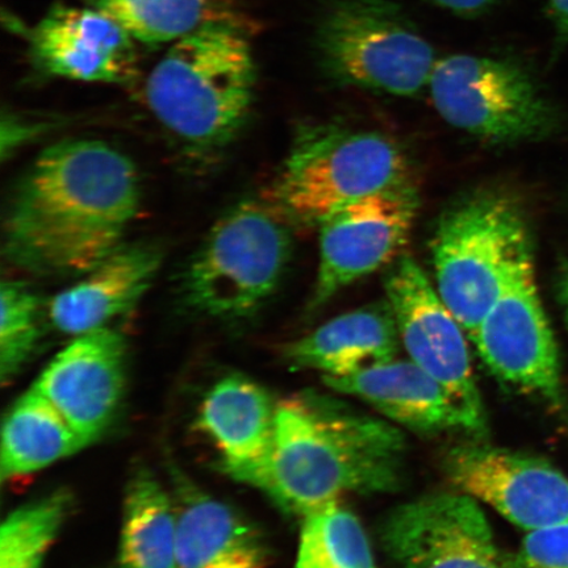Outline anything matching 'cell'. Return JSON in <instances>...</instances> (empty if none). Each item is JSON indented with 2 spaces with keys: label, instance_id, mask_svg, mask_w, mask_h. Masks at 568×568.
I'll use <instances>...</instances> for the list:
<instances>
[{
  "label": "cell",
  "instance_id": "7",
  "mask_svg": "<svg viewBox=\"0 0 568 568\" xmlns=\"http://www.w3.org/2000/svg\"><path fill=\"white\" fill-rule=\"evenodd\" d=\"M290 252L286 222L272 205L240 203L191 258L182 280L184 301L212 317L252 315L278 286Z\"/></svg>",
  "mask_w": 568,
  "mask_h": 568
},
{
  "label": "cell",
  "instance_id": "31",
  "mask_svg": "<svg viewBox=\"0 0 568 568\" xmlns=\"http://www.w3.org/2000/svg\"><path fill=\"white\" fill-rule=\"evenodd\" d=\"M433 2L460 17L473 18L491 10L497 0H433Z\"/></svg>",
  "mask_w": 568,
  "mask_h": 568
},
{
  "label": "cell",
  "instance_id": "12",
  "mask_svg": "<svg viewBox=\"0 0 568 568\" xmlns=\"http://www.w3.org/2000/svg\"><path fill=\"white\" fill-rule=\"evenodd\" d=\"M381 541L396 568H507L478 500L462 493L396 508L382 524Z\"/></svg>",
  "mask_w": 568,
  "mask_h": 568
},
{
  "label": "cell",
  "instance_id": "25",
  "mask_svg": "<svg viewBox=\"0 0 568 568\" xmlns=\"http://www.w3.org/2000/svg\"><path fill=\"white\" fill-rule=\"evenodd\" d=\"M70 507V495L57 491L7 516L0 528V568H44Z\"/></svg>",
  "mask_w": 568,
  "mask_h": 568
},
{
  "label": "cell",
  "instance_id": "9",
  "mask_svg": "<svg viewBox=\"0 0 568 568\" xmlns=\"http://www.w3.org/2000/svg\"><path fill=\"white\" fill-rule=\"evenodd\" d=\"M420 197L412 181L361 199L318 226L320 265L311 308L397 260L410 236Z\"/></svg>",
  "mask_w": 568,
  "mask_h": 568
},
{
  "label": "cell",
  "instance_id": "3",
  "mask_svg": "<svg viewBox=\"0 0 568 568\" xmlns=\"http://www.w3.org/2000/svg\"><path fill=\"white\" fill-rule=\"evenodd\" d=\"M255 63L237 19L211 21L173 42L149 74L145 98L159 122L196 152L219 151L251 113Z\"/></svg>",
  "mask_w": 568,
  "mask_h": 568
},
{
  "label": "cell",
  "instance_id": "29",
  "mask_svg": "<svg viewBox=\"0 0 568 568\" xmlns=\"http://www.w3.org/2000/svg\"><path fill=\"white\" fill-rule=\"evenodd\" d=\"M548 13L554 27V55L568 44V0H548Z\"/></svg>",
  "mask_w": 568,
  "mask_h": 568
},
{
  "label": "cell",
  "instance_id": "17",
  "mask_svg": "<svg viewBox=\"0 0 568 568\" xmlns=\"http://www.w3.org/2000/svg\"><path fill=\"white\" fill-rule=\"evenodd\" d=\"M276 406L264 388L241 375L226 376L205 395L197 424L234 479L257 487L272 456Z\"/></svg>",
  "mask_w": 568,
  "mask_h": 568
},
{
  "label": "cell",
  "instance_id": "32",
  "mask_svg": "<svg viewBox=\"0 0 568 568\" xmlns=\"http://www.w3.org/2000/svg\"><path fill=\"white\" fill-rule=\"evenodd\" d=\"M557 288L558 302L564 310L568 328V262L559 270Z\"/></svg>",
  "mask_w": 568,
  "mask_h": 568
},
{
  "label": "cell",
  "instance_id": "22",
  "mask_svg": "<svg viewBox=\"0 0 568 568\" xmlns=\"http://www.w3.org/2000/svg\"><path fill=\"white\" fill-rule=\"evenodd\" d=\"M120 568H180L174 501L148 473L128 486Z\"/></svg>",
  "mask_w": 568,
  "mask_h": 568
},
{
  "label": "cell",
  "instance_id": "4",
  "mask_svg": "<svg viewBox=\"0 0 568 568\" xmlns=\"http://www.w3.org/2000/svg\"><path fill=\"white\" fill-rule=\"evenodd\" d=\"M432 257L437 293L470 338L518 276L535 267L527 220L499 190L454 202L433 234Z\"/></svg>",
  "mask_w": 568,
  "mask_h": 568
},
{
  "label": "cell",
  "instance_id": "14",
  "mask_svg": "<svg viewBox=\"0 0 568 568\" xmlns=\"http://www.w3.org/2000/svg\"><path fill=\"white\" fill-rule=\"evenodd\" d=\"M125 365L124 337L104 326L71 341L33 387L90 445L115 420L124 395Z\"/></svg>",
  "mask_w": 568,
  "mask_h": 568
},
{
  "label": "cell",
  "instance_id": "21",
  "mask_svg": "<svg viewBox=\"0 0 568 568\" xmlns=\"http://www.w3.org/2000/svg\"><path fill=\"white\" fill-rule=\"evenodd\" d=\"M180 568H204L230 554L261 549L258 537L236 510L187 481L176 483Z\"/></svg>",
  "mask_w": 568,
  "mask_h": 568
},
{
  "label": "cell",
  "instance_id": "23",
  "mask_svg": "<svg viewBox=\"0 0 568 568\" xmlns=\"http://www.w3.org/2000/svg\"><path fill=\"white\" fill-rule=\"evenodd\" d=\"M145 45L174 42L211 23L237 19L233 0H83Z\"/></svg>",
  "mask_w": 568,
  "mask_h": 568
},
{
  "label": "cell",
  "instance_id": "26",
  "mask_svg": "<svg viewBox=\"0 0 568 568\" xmlns=\"http://www.w3.org/2000/svg\"><path fill=\"white\" fill-rule=\"evenodd\" d=\"M0 376L9 382L30 359L40 338V300L27 284L3 282L0 287Z\"/></svg>",
  "mask_w": 568,
  "mask_h": 568
},
{
  "label": "cell",
  "instance_id": "28",
  "mask_svg": "<svg viewBox=\"0 0 568 568\" xmlns=\"http://www.w3.org/2000/svg\"><path fill=\"white\" fill-rule=\"evenodd\" d=\"M44 124L28 122L17 115H3L2 118V158L16 152L26 142L33 140L44 131Z\"/></svg>",
  "mask_w": 568,
  "mask_h": 568
},
{
  "label": "cell",
  "instance_id": "10",
  "mask_svg": "<svg viewBox=\"0 0 568 568\" xmlns=\"http://www.w3.org/2000/svg\"><path fill=\"white\" fill-rule=\"evenodd\" d=\"M497 381L567 409L559 354L536 286L535 267L513 283L471 337Z\"/></svg>",
  "mask_w": 568,
  "mask_h": 568
},
{
  "label": "cell",
  "instance_id": "19",
  "mask_svg": "<svg viewBox=\"0 0 568 568\" xmlns=\"http://www.w3.org/2000/svg\"><path fill=\"white\" fill-rule=\"evenodd\" d=\"M400 337L388 302L349 312L286 347L296 367L339 378L396 358Z\"/></svg>",
  "mask_w": 568,
  "mask_h": 568
},
{
  "label": "cell",
  "instance_id": "1",
  "mask_svg": "<svg viewBox=\"0 0 568 568\" xmlns=\"http://www.w3.org/2000/svg\"><path fill=\"white\" fill-rule=\"evenodd\" d=\"M140 207L136 168L98 140L42 152L13 193L4 254L40 275H84L123 245Z\"/></svg>",
  "mask_w": 568,
  "mask_h": 568
},
{
  "label": "cell",
  "instance_id": "6",
  "mask_svg": "<svg viewBox=\"0 0 568 568\" xmlns=\"http://www.w3.org/2000/svg\"><path fill=\"white\" fill-rule=\"evenodd\" d=\"M314 53L328 80L397 97L428 87L435 51L393 0H326Z\"/></svg>",
  "mask_w": 568,
  "mask_h": 568
},
{
  "label": "cell",
  "instance_id": "15",
  "mask_svg": "<svg viewBox=\"0 0 568 568\" xmlns=\"http://www.w3.org/2000/svg\"><path fill=\"white\" fill-rule=\"evenodd\" d=\"M130 32L94 7L57 4L30 34V55L42 73L95 83L130 82L136 45Z\"/></svg>",
  "mask_w": 568,
  "mask_h": 568
},
{
  "label": "cell",
  "instance_id": "5",
  "mask_svg": "<svg viewBox=\"0 0 568 568\" xmlns=\"http://www.w3.org/2000/svg\"><path fill=\"white\" fill-rule=\"evenodd\" d=\"M407 181V154L385 134L308 125L276 178L272 209L286 222L318 229L346 205Z\"/></svg>",
  "mask_w": 568,
  "mask_h": 568
},
{
  "label": "cell",
  "instance_id": "20",
  "mask_svg": "<svg viewBox=\"0 0 568 568\" xmlns=\"http://www.w3.org/2000/svg\"><path fill=\"white\" fill-rule=\"evenodd\" d=\"M84 446L65 417L32 386L6 417L0 475L6 480L33 474Z\"/></svg>",
  "mask_w": 568,
  "mask_h": 568
},
{
  "label": "cell",
  "instance_id": "27",
  "mask_svg": "<svg viewBox=\"0 0 568 568\" xmlns=\"http://www.w3.org/2000/svg\"><path fill=\"white\" fill-rule=\"evenodd\" d=\"M507 568H568V521L528 531Z\"/></svg>",
  "mask_w": 568,
  "mask_h": 568
},
{
  "label": "cell",
  "instance_id": "13",
  "mask_svg": "<svg viewBox=\"0 0 568 568\" xmlns=\"http://www.w3.org/2000/svg\"><path fill=\"white\" fill-rule=\"evenodd\" d=\"M386 293L400 344L409 361L443 383L479 423L487 426L467 333L409 255H402L390 268Z\"/></svg>",
  "mask_w": 568,
  "mask_h": 568
},
{
  "label": "cell",
  "instance_id": "11",
  "mask_svg": "<svg viewBox=\"0 0 568 568\" xmlns=\"http://www.w3.org/2000/svg\"><path fill=\"white\" fill-rule=\"evenodd\" d=\"M443 470L458 493L532 531L568 521V478L529 454L474 442L453 446Z\"/></svg>",
  "mask_w": 568,
  "mask_h": 568
},
{
  "label": "cell",
  "instance_id": "18",
  "mask_svg": "<svg viewBox=\"0 0 568 568\" xmlns=\"http://www.w3.org/2000/svg\"><path fill=\"white\" fill-rule=\"evenodd\" d=\"M160 265L158 248L122 245L82 281L55 295L48 305V317L57 331L74 337L104 328L136 307Z\"/></svg>",
  "mask_w": 568,
  "mask_h": 568
},
{
  "label": "cell",
  "instance_id": "2",
  "mask_svg": "<svg viewBox=\"0 0 568 568\" xmlns=\"http://www.w3.org/2000/svg\"><path fill=\"white\" fill-rule=\"evenodd\" d=\"M406 438L395 425L304 394L278 403L272 456L257 487L303 517L347 494L400 486Z\"/></svg>",
  "mask_w": 568,
  "mask_h": 568
},
{
  "label": "cell",
  "instance_id": "16",
  "mask_svg": "<svg viewBox=\"0 0 568 568\" xmlns=\"http://www.w3.org/2000/svg\"><path fill=\"white\" fill-rule=\"evenodd\" d=\"M326 386L351 395L382 416L418 435L467 433L485 436L483 425L443 383L412 361L393 359L339 378H323Z\"/></svg>",
  "mask_w": 568,
  "mask_h": 568
},
{
  "label": "cell",
  "instance_id": "30",
  "mask_svg": "<svg viewBox=\"0 0 568 568\" xmlns=\"http://www.w3.org/2000/svg\"><path fill=\"white\" fill-rule=\"evenodd\" d=\"M262 550H245L230 554L204 568H264Z\"/></svg>",
  "mask_w": 568,
  "mask_h": 568
},
{
  "label": "cell",
  "instance_id": "24",
  "mask_svg": "<svg viewBox=\"0 0 568 568\" xmlns=\"http://www.w3.org/2000/svg\"><path fill=\"white\" fill-rule=\"evenodd\" d=\"M295 568H375L357 517L339 503L305 516Z\"/></svg>",
  "mask_w": 568,
  "mask_h": 568
},
{
  "label": "cell",
  "instance_id": "8",
  "mask_svg": "<svg viewBox=\"0 0 568 568\" xmlns=\"http://www.w3.org/2000/svg\"><path fill=\"white\" fill-rule=\"evenodd\" d=\"M428 87L445 122L488 144L546 138L557 126L556 109L514 60L446 57L436 63Z\"/></svg>",
  "mask_w": 568,
  "mask_h": 568
}]
</instances>
